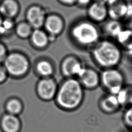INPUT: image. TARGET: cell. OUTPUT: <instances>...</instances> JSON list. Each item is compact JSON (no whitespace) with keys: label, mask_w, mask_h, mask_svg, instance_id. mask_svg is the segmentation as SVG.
Returning <instances> with one entry per match:
<instances>
[{"label":"cell","mask_w":132,"mask_h":132,"mask_svg":"<svg viewBox=\"0 0 132 132\" xmlns=\"http://www.w3.org/2000/svg\"><path fill=\"white\" fill-rule=\"evenodd\" d=\"M84 96V88L76 78H65L58 85L54 100L60 109L73 111L81 106Z\"/></svg>","instance_id":"1"},{"label":"cell","mask_w":132,"mask_h":132,"mask_svg":"<svg viewBox=\"0 0 132 132\" xmlns=\"http://www.w3.org/2000/svg\"><path fill=\"white\" fill-rule=\"evenodd\" d=\"M91 48L93 60L103 70L117 68L122 60V48L110 39H100Z\"/></svg>","instance_id":"2"},{"label":"cell","mask_w":132,"mask_h":132,"mask_svg":"<svg viewBox=\"0 0 132 132\" xmlns=\"http://www.w3.org/2000/svg\"><path fill=\"white\" fill-rule=\"evenodd\" d=\"M70 35L74 42L81 47L91 48L101 39L98 28L88 19L75 23L71 27Z\"/></svg>","instance_id":"3"},{"label":"cell","mask_w":132,"mask_h":132,"mask_svg":"<svg viewBox=\"0 0 132 132\" xmlns=\"http://www.w3.org/2000/svg\"><path fill=\"white\" fill-rule=\"evenodd\" d=\"M3 65L9 77L13 79H21L29 72L31 63L28 57L24 53L17 51L9 52Z\"/></svg>","instance_id":"4"},{"label":"cell","mask_w":132,"mask_h":132,"mask_svg":"<svg viewBox=\"0 0 132 132\" xmlns=\"http://www.w3.org/2000/svg\"><path fill=\"white\" fill-rule=\"evenodd\" d=\"M100 85L108 93L116 95L125 86L124 76L117 68L103 69L100 73Z\"/></svg>","instance_id":"5"},{"label":"cell","mask_w":132,"mask_h":132,"mask_svg":"<svg viewBox=\"0 0 132 132\" xmlns=\"http://www.w3.org/2000/svg\"><path fill=\"white\" fill-rule=\"evenodd\" d=\"M58 84L53 77L40 78L36 82L35 91L37 96L41 100L49 102L54 100Z\"/></svg>","instance_id":"6"},{"label":"cell","mask_w":132,"mask_h":132,"mask_svg":"<svg viewBox=\"0 0 132 132\" xmlns=\"http://www.w3.org/2000/svg\"><path fill=\"white\" fill-rule=\"evenodd\" d=\"M63 19L57 13L47 14L43 29L49 35L51 42L62 34L64 28Z\"/></svg>","instance_id":"7"},{"label":"cell","mask_w":132,"mask_h":132,"mask_svg":"<svg viewBox=\"0 0 132 132\" xmlns=\"http://www.w3.org/2000/svg\"><path fill=\"white\" fill-rule=\"evenodd\" d=\"M85 67L80 60L74 55L65 56L61 61L60 70L65 78H77Z\"/></svg>","instance_id":"8"},{"label":"cell","mask_w":132,"mask_h":132,"mask_svg":"<svg viewBox=\"0 0 132 132\" xmlns=\"http://www.w3.org/2000/svg\"><path fill=\"white\" fill-rule=\"evenodd\" d=\"M46 12L40 5L34 4L29 6L25 13V21L27 22L33 29L42 28L45 21Z\"/></svg>","instance_id":"9"},{"label":"cell","mask_w":132,"mask_h":132,"mask_svg":"<svg viewBox=\"0 0 132 132\" xmlns=\"http://www.w3.org/2000/svg\"><path fill=\"white\" fill-rule=\"evenodd\" d=\"M76 78L84 89L93 90L100 85V73L91 68L85 67Z\"/></svg>","instance_id":"10"},{"label":"cell","mask_w":132,"mask_h":132,"mask_svg":"<svg viewBox=\"0 0 132 132\" xmlns=\"http://www.w3.org/2000/svg\"><path fill=\"white\" fill-rule=\"evenodd\" d=\"M87 13L88 20L95 24L105 22L108 17L107 5L101 1L91 3Z\"/></svg>","instance_id":"11"},{"label":"cell","mask_w":132,"mask_h":132,"mask_svg":"<svg viewBox=\"0 0 132 132\" xmlns=\"http://www.w3.org/2000/svg\"><path fill=\"white\" fill-rule=\"evenodd\" d=\"M28 40L31 46L38 50H44L51 42L49 35L43 28L34 29Z\"/></svg>","instance_id":"12"},{"label":"cell","mask_w":132,"mask_h":132,"mask_svg":"<svg viewBox=\"0 0 132 132\" xmlns=\"http://www.w3.org/2000/svg\"><path fill=\"white\" fill-rule=\"evenodd\" d=\"M21 128V121L18 116L6 112L2 116L0 128L2 132H20Z\"/></svg>","instance_id":"13"},{"label":"cell","mask_w":132,"mask_h":132,"mask_svg":"<svg viewBox=\"0 0 132 132\" xmlns=\"http://www.w3.org/2000/svg\"><path fill=\"white\" fill-rule=\"evenodd\" d=\"M20 12V5L17 0H2L0 2V14L3 19L13 20Z\"/></svg>","instance_id":"14"},{"label":"cell","mask_w":132,"mask_h":132,"mask_svg":"<svg viewBox=\"0 0 132 132\" xmlns=\"http://www.w3.org/2000/svg\"><path fill=\"white\" fill-rule=\"evenodd\" d=\"M98 106L102 112L108 114L117 112L121 107L117 95L110 93H107L100 98Z\"/></svg>","instance_id":"15"},{"label":"cell","mask_w":132,"mask_h":132,"mask_svg":"<svg viewBox=\"0 0 132 132\" xmlns=\"http://www.w3.org/2000/svg\"><path fill=\"white\" fill-rule=\"evenodd\" d=\"M34 70L40 78L53 77L55 73V67L50 60L40 58L36 61L34 65Z\"/></svg>","instance_id":"16"},{"label":"cell","mask_w":132,"mask_h":132,"mask_svg":"<svg viewBox=\"0 0 132 132\" xmlns=\"http://www.w3.org/2000/svg\"><path fill=\"white\" fill-rule=\"evenodd\" d=\"M127 3L124 2L114 0L112 3L107 5L108 15L110 19L120 21L125 18L127 11Z\"/></svg>","instance_id":"17"},{"label":"cell","mask_w":132,"mask_h":132,"mask_svg":"<svg viewBox=\"0 0 132 132\" xmlns=\"http://www.w3.org/2000/svg\"><path fill=\"white\" fill-rule=\"evenodd\" d=\"M4 108L6 113L18 116L22 112L24 105L21 99L17 97L12 96L6 101Z\"/></svg>","instance_id":"18"},{"label":"cell","mask_w":132,"mask_h":132,"mask_svg":"<svg viewBox=\"0 0 132 132\" xmlns=\"http://www.w3.org/2000/svg\"><path fill=\"white\" fill-rule=\"evenodd\" d=\"M117 44L121 48L132 53V31L123 28L116 38Z\"/></svg>","instance_id":"19"},{"label":"cell","mask_w":132,"mask_h":132,"mask_svg":"<svg viewBox=\"0 0 132 132\" xmlns=\"http://www.w3.org/2000/svg\"><path fill=\"white\" fill-rule=\"evenodd\" d=\"M106 22L103 26V30L106 35L116 39L119 33L124 28L120 21L110 19Z\"/></svg>","instance_id":"20"},{"label":"cell","mask_w":132,"mask_h":132,"mask_svg":"<svg viewBox=\"0 0 132 132\" xmlns=\"http://www.w3.org/2000/svg\"><path fill=\"white\" fill-rule=\"evenodd\" d=\"M33 29L31 25L25 20L19 22L14 27L15 35L23 40L28 39Z\"/></svg>","instance_id":"21"},{"label":"cell","mask_w":132,"mask_h":132,"mask_svg":"<svg viewBox=\"0 0 132 132\" xmlns=\"http://www.w3.org/2000/svg\"><path fill=\"white\" fill-rule=\"evenodd\" d=\"M116 95L121 107L132 105V86H124Z\"/></svg>","instance_id":"22"},{"label":"cell","mask_w":132,"mask_h":132,"mask_svg":"<svg viewBox=\"0 0 132 132\" xmlns=\"http://www.w3.org/2000/svg\"><path fill=\"white\" fill-rule=\"evenodd\" d=\"M123 120L127 127L132 130V105L127 107L123 114Z\"/></svg>","instance_id":"23"},{"label":"cell","mask_w":132,"mask_h":132,"mask_svg":"<svg viewBox=\"0 0 132 132\" xmlns=\"http://www.w3.org/2000/svg\"><path fill=\"white\" fill-rule=\"evenodd\" d=\"M8 52L6 45L0 41V64H3Z\"/></svg>","instance_id":"24"},{"label":"cell","mask_w":132,"mask_h":132,"mask_svg":"<svg viewBox=\"0 0 132 132\" xmlns=\"http://www.w3.org/2000/svg\"><path fill=\"white\" fill-rule=\"evenodd\" d=\"M9 75L3 64H0V85L5 83L8 79Z\"/></svg>","instance_id":"25"},{"label":"cell","mask_w":132,"mask_h":132,"mask_svg":"<svg viewBox=\"0 0 132 132\" xmlns=\"http://www.w3.org/2000/svg\"><path fill=\"white\" fill-rule=\"evenodd\" d=\"M60 3L67 5L71 6L76 3V0H58Z\"/></svg>","instance_id":"26"},{"label":"cell","mask_w":132,"mask_h":132,"mask_svg":"<svg viewBox=\"0 0 132 132\" xmlns=\"http://www.w3.org/2000/svg\"><path fill=\"white\" fill-rule=\"evenodd\" d=\"M92 0H76V3L79 5L84 7L89 6L91 3Z\"/></svg>","instance_id":"27"},{"label":"cell","mask_w":132,"mask_h":132,"mask_svg":"<svg viewBox=\"0 0 132 132\" xmlns=\"http://www.w3.org/2000/svg\"><path fill=\"white\" fill-rule=\"evenodd\" d=\"M128 28L132 31V21L131 20V22L129 23V26Z\"/></svg>","instance_id":"28"},{"label":"cell","mask_w":132,"mask_h":132,"mask_svg":"<svg viewBox=\"0 0 132 132\" xmlns=\"http://www.w3.org/2000/svg\"><path fill=\"white\" fill-rule=\"evenodd\" d=\"M124 1H130L131 0H124Z\"/></svg>","instance_id":"29"}]
</instances>
